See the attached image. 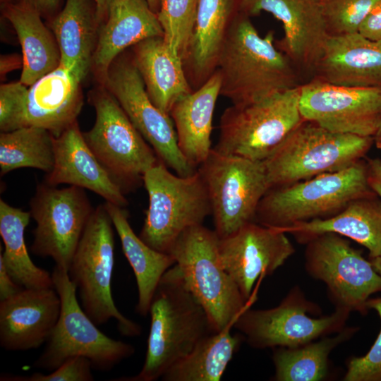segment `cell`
<instances>
[{"mask_svg":"<svg viewBox=\"0 0 381 381\" xmlns=\"http://www.w3.org/2000/svg\"><path fill=\"white\" fill-rule=\"evenodd\" d=\"M374 140H375V142L381 140V123L380 125V127H379L375 135L374 136Z\"/></svg>","mask_w":381,"mask_h":381,"instance_id":"7dc6e473","label":"cell"},{"mask_svg":"<svg viewBox=\"0 0 381 381\" xmlns=\"http://www.w3.org/2000/svg\"><path fill=\"white\" fill-rule=\"evenodd\" d=\"M229 326L201 339L163 375L164 381H219L238 349L241 338Z\"/></svg>","mask_w":381,"mask_h":381,"instance_id":"1f68e13d","label":"cell"},{"mask_svg":"<svg viewBox=\"0 0 381 381\" xmlns=\"http://www.w3.org/2000/svg\"><path fill=\"white\" fill-rule=\"evenodd\" d=\"M262 11L282 23L284 37L277 47L291 61L303 84L311 80L328 37L322 0H240L239 12L251 17Z\"/></svg>","mask_w":381,"mask_h":381,"instance_id":"e0dca14e","label":"cell"},{"mask_svg":"<svg viewBox=\"0 0 381 381\" xmlns=\"http://www.w3.org/2000/svg\"><path fill=\"white\" fill-rule=\"evenodd\" d=\"M221 76L217 70L199 88L180 99L170 116L176 133L179 148L195 169L212 150L211 133L215 104L220 95Z\"/></svg>","mask_w":381,"mask_h":381,"instance_id":"d4e9b609","label":"cell"},{"mask_svg":"<svg viewBox=\"0 0 381 381\" xmlns=\"http://www.w3.org/2000/svg\"><path fill=\"white\" fill-rule=\"evenodd\" d=\"M112 0H93L99 20L106 18L109 5Z\"/></svg>","mask_w":381,"mask_h":381,"instance_id":"ee69618b","label":"cell"},{"mask_svg":"<svg viewBox=\"0 0 381 381\" xmlns=\"http://www.w3.org/2000/svg\"><path fill=\"white\" fill-rule=\"evenodd\" d=\"M219 241L214 230L203 224L194 226L179 236L169 253L188 289L203 307L214 332L233 326L248 308L222 265Z\"/></svg>","mask_w":381,"mask_h":381,"instance_id":"5b68a950","label":"cell"},{"mask_svg":"<svg viewBox=\"0 0 381 381\" xmlns=\"http://www.w3.org/2000/svg\"><path fill=\"white\" fill-rule=\"evenodd\" d=\"M23 289L15 282L0 258V301L4 300Z\"/></svg>","mask_w":381,"mask_h":381,"instance_id":"b9f144b4","label":"cell"},{"mask_svg":"<svg viewBox=\"0 0 381 381\" xmlns=\"http://www.w3.org/2000/svg\"><path fill=\"white\" fill-rule=\"evenodd\" d=\"M99 22L95 4L90 0H66L63 9L52 22L60 52V66L80 81L92 64Z\"/></svg>","mask_w":381,"mask_h":381,"instance_id":"83f0119b","label":"cell"},{"mask_svg":"<svg viewBox=\"0 0 381 381\" xmlns=\"http://www.w3.org/2000/svg\"><path fill=\"white\" fill-rule=\"evenodd\" d=\"M367 179L371 189L381 198V159L367 158Z\"/></svg>","mask_w":381,"mask_h":381,"instance_id":"60d3db41","label":"cell"},{"mask_svg":"<svg viewBox=\"0 0 381 381\" xmlns=\"http://www.w3.org/2000/svg\"><path fill=\"white\" fill-rule=\"evenodd\" d=\"M274 42L273 30L260 36L250 17L239 12L217 60L220 95L232 104H246L301 86L298 71Z\"/></svg>","mask_w":381,"mask_h":381,"instance_id":"6da1fadb","label":"cell"},{"mask_svg":"<svg viewBox=\"0 0 381 381\" xmlns=\"http://www.w3.org/2000/svg\"><path fill=\"white\" fill-rule=\"evenodd\" d=\"M277 230L292 234L301 243L321 234L334 233L362 245L370 259L374 258L381 255V198L376 194L358 198L334 216Z\"/></svg>","mask_w":381,"mask_h":381,"instance_id":"484cf974","label":"cell"},{"mask_svg":"<svg viewBox=\"0 0 381 381\" xmlns=\"http://www.w3.org/2000/svg\"><path fill=\"white\" fill-rule=\"evenodd\" d=\"M54 288H23L0 301V345L6 351H23L46 343L61 313Z\"/></svg>","mask_w":381,"mask_h":381,"instance_id":"d6986e66","label":"cell"},{"mask_svg":"<svg viewBox=\"0 0 381 381\" xmlns=\"http://www.w3.org/2000/svg\"><path fill=\"white\" fill-rule=\"evenodd\" d=\"M60 0H19V4L26 6L41 16L52 13L57 7Z\"/></svg>","mask_w":381,"mask_h":381,"instance_id":"7bdbcfd3","label":"cell"},{"mask_svg":"<svg viewBox=\"0 0 381 381\" xmlns=\"http://www.w3.org/2000/svg\"><path fill=\"white\" fill-rule=\"evenodd\" d=\"M331 84L381 87V40L359 32L328 36L312 78Z\"/></svg>","mask_w":381,"mask_h":381,"instance_id":"44dd1931","label":"cell"},{"mask_svg":"<svg viewBox=\"0 0 381 381\" xmlns=\"http://www.w3.org/2000/svg\"><path fill=\"white\" fill-rule=\"evenodd\" d=\"M151 9L157 14L159 10L160 0H147Z\"/></svg>","mask_w":381,"mask_h":381,"instance_id":"bcb514c9","label":"cell"},{"mask_svg":"<svg viewBox=\"0 0 381 381\" xmlns=\"http://www.w3.org/2000/svg\"><path fill=\"white\" fill-rule=\"evenodd\" d=\"M305 268L323 282L336 308L365 314L370 296L381 292V275L344 236L324 233L306 243Z\"/></svg>","mask_w":381,"mask_h":381,"instance_id":"4fadbf2b","label":"cell"},{"mask_svg":"<svg viewBox=\"0 0 381 381\" xmlns=\"http://www.w3.org/2000/svg\"><path fill=\"white\" fill-rule=\"evenodd\" d=\"M92 365L90 361L83 356L68 358L49 374L35 373L30 375L2 374L1 381H92Z\"/></svg>","mask_w":381,"mask_h":381,"instance_id":"f35d334b","label":"cell"},{"mask_svg":"<svg viewBox=\"0 0 381 381\" xmlns=\"http://www.w3.org/2000/svg\"><path fill=\"white\" fill-rule=\"evenodd\" d=\"M80 81L59 66L28 88L25 126L49 131L55 138L76 122L83 107Z\"/></svg>","mask_w":381,"mask_h":381,"instance_id":"cb8c5ba5","label":"cell"},{"mask_svg":"<svg viewBox=\"0 0 381 381\" xmlns=\"http://www.w3.org/2000/svg\"><path fill=\"white\" fill-rule=\"evenodd\" d=\"M52 276L61 299V313L35 368L51 372L70 358L83 356L92 368L108 371L134 354L131 344L109 337L97 327L79 303L67 271L55 265Z\"/></svg>","mask_w":381,"mask_h":381,"instance_id":"9c48e42d","label":"cell"},{"mask_svg":"<svg viewBox=\"0 0 381 381\" xmlns=\"http://www.w3.org/2000/svg\"><path fill=\"white\" fill-rule=\"evenodd\" d=\"M374 138L330 131L304 119L263 161L270 188L346 169L363 159Z\"/></svg>","mask_w":381,"mask_h":381,"instance_id":"277c9868","label":"cell"},{"mask_svg":"<svg viewBox=\"0 0 381 381\" xmlns=\"http://www.w3.org/2000/svg\"><path fill=\"white\" fill-rule=\"evenodd\" d=\"M143 184L149 205L139 236L153 249L169 254L185 230L202 224L211 214L206 186L198 170L181 176L161 160L145 173Z\"/></svg>","mask_w":381,"mask_h":381,"instance_id":"52a82bcc","label":"cell"},{"mask_svg":"<svg viewBox=\"0 0 381 381\" xmlns=\"http://www.w3.org/2000/svg\"><path fill=\"white\" fill-rule=\"evenodd\" d=\"M375 270L381 275V255L370 259Z\"/></svg>","mask_w":381,"mask_h":381,"instance_id":"f6af8a7d","label":"cell"},{"mask_svg":"<svg viewBox=\"0 0 381 381\" xmlns=\"http://www.w3.org/2000/svg\"><path fill=\"white\" fill-rule=\"evenodd\" d=\"M94 210L82 188L39 184L30 200V215L36 222L32 253L52 258L68 272Z\"/></svg>","mask_w":381,"mask_h":381,"instance_id":"5bb4252c","label":"cell"},{"mask_svg":"<svg viewBox=\"0 0 381 381\" xmlns=\"http://www.w3.org/2000/svg\"><path fill=\"white\" fill-rule=\"evenodd\" d=\"M54 162L45 183L88 189L106 202L126 207L128 200L86 143L77 122L54 137Z\"/></svg>","mask_w":381,"mask_h":381,"instance_id":"ffe728a7","label":"cell"},{"mask_svg":"<svg viewBox=\"0 0 381 381\" xmlns=\"http://www.w3.org/2000/svg\"><path fill=\"white\" fill-rule=\"evenodd\" d=\"M4 16L14 28L22 49L20 81L30 86L59 66L58 44L35 10L19 3L8 4Z\"/></svg>","mask_w":381,"mask_h":381,"instance_id":"f546056e","label":"cell"},{"mask_svg":"<svg viewBox=\"0 0 381 381\" xmlns=\"http://www.w3.org/2000/svg\"><path fill=\"white\" fill-rule=\"evenodd\" d=\"M155 37H163V30L147 0H112L98 32L92 65L105 75L124 49Z\"/></svg>","mask_w":381,"mask_h":381,"instance_id":"7402d4cb","label":"cell"},{"mask_svg":"<svg viewBox=\"0 0 381 381\" xmlns=\"http://www.w3.org/2000/svg\"><path fill=\"white\" fill-rule=\"evenodd\" d=\"M91 102L96 119L91 129L83 133L84 139L123 193L133 191L160 159L111 93L99 91Z\"/></svg>","mask_w":381,"mask_h":381,"instance_id":"30bf717a","label":"cell"},{"mask_svg":"<svg viewBox=\"0 0 381 381\" xmlns=\"http://www.w3.org/2000/svg\"><path fill=\"white\" fill-rule=\"evenodd\" d=\"M147 347L141 370L115 381H155L204 337L214 332L199 301L175 264L162 275L153 296Z\"/></svg>","mask_w":381,"mask_h":381,"instance_id":"7a4b0ae2","label":"cell"},{"mask_svg":"<svg viewBox=\"0 0 381 381\" xmlns=\"http://www.w3.org/2000/svg\"><path fill=\"white\" fill-rule=\"evenodd\" d=\"M345 327L334 336H326L296 347H276L272 356L276 381H319L328 373L332 350L357 331Z\"/></svg>","mask_w":381,"mask_h":381,"instance_id":"d6a6232c","label":"cell"},{"mask_svg":"<svg viewBox=\"0 0 381 381\" xmlns=\"http://www.w3.org/2000/svg\"><path fill=\"white\" fill-rule=\"evenodd\" d=\"M198 171L207 188L214 230L219 238L254 222L258 206L270 189L263 162L212 148Z\"/></svg>","mask_w":381,"mask_h":381,"instance_id":"8fae6325","label":"cell"},{"mask_svg":"<svg viewBox=\"0 0 381 381\" xmlns=\"http://www.w3.org/2000/svg\"><path fill=\"white\" fill-rule=\"evenodd\" d=\"M30 212L14 207L0 200V234L4 250L0 258L16 284L25 289L54 288L52 274L32 261L25 241Z\"/></svg>","mask_w":381,"mask_h":381,"instance_id":"4dcf8cb0","label":"cell"},{"mask_svg":"<svg viewBox=\"0 0 381 381\" xmlns=\"http://www.w3.org/2000/svg\"><path fill=\"white\" fill-rule=\"evenodd\" d=\"M299 107L304 119L330 131L374 138L381 123V87L313 79L301 85Z\"/></svg>","mask_w":381,"mask_h":381,"instance_id":"2e32d148","label":"cell"},{"mask_svg":"<svg viewBox=\"0 0 381 381\" xmlns=\"http://www.w3.org/2000/svg\"><path fill=\"white\" fill-rule=\"evenodd\" d=\"M375 143L376 147L378 149L381 150V140L375 141Z\"/></svg>","mask_w":381,"mask_h":381,"instance_id":"c3c4849f","label":"cell"},{"mask_svg":"<svg viewBox=\"0 0 381 381\" xmlns=\"http://www.w3.org/2000/svg\"><path fill=\"white\" fill-rule=\"evenodd\" d=\"M133 47V61L150 100L169 115L174 104L193 91L182 59L171 53L163 37L147 38Z\"/></svg>","mask_w":381,"mask_h":381,"instance_id":"4316f807","label":"cell"},{"mask_svg":"<svg viewBox=\"0 0 381 381\" xmlns=\"http://www.w3.org/2000/svg\"><path fill=\"white\" fill-rule=\"evenodd\" d=\"M373 195L368 182L366 161L363 159L337 171L270 188L258 206L254 222L282 229L334 216L352 200Z\"/></svg>","mask_w":381,"mask_h":381,"instance_id":"3957f363","label":"cell"},{"mask_svg":"<svg viewBox=\"0 0 381 381\" xmlns=\"http://www.w3.org/2000/svg\"><path fill=\"white\" fill-rule=\"evenodd\" d=\"M104 205L135 277L138 294L136 311L145 317L149 313L159 280L166 271L176 264V260L171 254L153 249L135 234L124 207L107 202Z\"/></svg>","mask_w":381,"mask_h":381,"instance_id":"f1b7e54d","label":"cell"},{"mask_svg":"<svg viewBox=\"0 0 381 381\" xmlns=\"http://www.w3.org/2000/svg\"><path fill=\"white\" fill-rule=\"evenodd\" d=\"M286 234L250 222L219 238L222 265L247 303L251 300L256 281L272 274L294 253Z\"/></svg>","mask_w":381,"mask_h":381,"instance_id":"ac0fdd59","label":"cell"},{"mask_svg":"<svg viewBox=\"0 0 381 381\" xmlns=\"http://www.w3.org/2000/svg\"><path fill=\"white\" fill-rule=\"evenodd\" d=\"M240 0H199L195 26L183 60L193 90L215 72L218 57L233 21L239 13Z\"/></svg>","mask_w":381,"mask_h":381,"instance_id":"603a6c76","label":"cell"},{"mask_svg":"<svg viewBox=\"0 0 381 381\" xmlns=\"http://www.w3.org/2000/svg\"><path fill=\"white\" fill-rule=\"evenodd\" d=\"M380 0H322L328 36L358 32L371 9Z\"/></svg>","mask_w":381,"mask_h":381,"instance_id":"d590c367","label":"cell"},{"mask_svg":"<svg viewBox=\"0 0 381 381\" xmlns=\"http://www.w3.org/2000/svg\"><path fill=\"white\" fill-rule=\"evenodd\" d=\"M114 224L104 204L96 207L85 229L68 270L81 306L97 325L114 319L122 335L138 336L141 326L125 317L112 297Z\"/></svg>","mask_w":381,"mask_h":381,"instance_id":"8992f818","label":"cell"},{"mask_svg":"<svg viewBox=\"0 0 381 381\" xmlns=\"http://www.w3.org/2000/svg\"><path fill=\"white\" fill-rule=\"evenodd\" d=\"M28 88L20 81L0 87V129L8 132L25 126Z\"/></svg>","mask_w":381,"mask_h":381,"instance_id":"74e56055","label":"cell"},{"mask_svg":"<svg viewBox=\"0 0 381 381\" xmlns=\"http://www.w3.org/2000/svg\"><path fill=\"white\" fill-rule=\"evenodd\" d=\"M199 0H160L158 20L171 53L183 60L190 42Z\"/></svg>","mask_w":381,"mask_h":381,"instance_id":"e575fe53","label":"cell"},{"mask_svg":"<svg viewBox=\"0 0 381 381\" xmlns=\"http://www.w3.org/2000/svg\"><path fill=\"white\" fill-rule=\"evenodd\" d=\"M54 136L47 130L24 126L0 135L1 176L20 168H35L49 173L54 162Z\"/></svg>","mask_w":381,"mask_h":381,"instance_id":"836d02e7","label":"cell"},{"mask_svg":"<svg viewBox=\"0 0 381 381\" xmlns=\"http://www.w3.org/2000/svg\"><path fill=\"white\" fill-rule=\"evenodd\" d=\"M320 313L298 286L292 288L276 307L264 310L247 308L233 327L255 349L296 347L345 328L350 312L336 308L328 315L313 318Z\"/></svg>","mask_w":381,"mask_h":381,"instance_id":"7c38bea8","label":"cell"},{"mask_svg":"<svg viewBox=\"0 0 381 381\" xmlns=\"http://www.w3.org/2000/svg\"><path fill=\"white\" fill-rule=\"evenodd\" d=\"M368 309L375 310L381 321V296L370 298ZM344 381H381V327L368 352L361 357H353L347 364Z\"/></svg>","mask_w":381,"mask_h":381,"instance_id":"8d00e7d4","label":"cell"},{"mask_svg":"<svg viewBox=\"0 0 381 381\" xmlns=\"http://www.w3.org/2000/svg\"><path fill=\"white\" fill-rule=\"evenodd\" d=\"M358 32L370 40H381V0L369 12Z\"/></svg>","mask_w":381,"mask_h":381,"instance_id":"ab89813d","label":"cell"},{"mask_svg":"<svg viewBox=\"0 0 381 381\" xmlns=\"http://www.w3.org/2000/svg\"><path fill=\"white\" fill-rule=\"evenodd\" d=\"M301 86L246 104H231L222 114L213 148L222 154L263 162L299 125Z\"/></svg>","mask_w":381,"mask_h":381,"instance_id":"ba28073f","label":"cell"},{"mask_svg":"<svg viewBox=\"0 0 381 381\" xmlns=\"http://www.w3.org/2000/svg\"><path fill=\"white\" fill-rule=\"evenodd\" d=\"M104 75L109 92L157 157L179 176L196 172L179 148L170 115L152 102L133 59L114 62Z\"/></svg>","mask_w":381,"mask_h":381,"instance_id":"9a60e30c","label":"cell"}]
</instances>
